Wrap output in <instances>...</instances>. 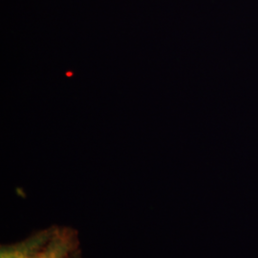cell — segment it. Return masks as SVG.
I'll return each mask as SVG.
<instances>
[{
	"label": "cell",
	"mask_w": 258,
	"mask_h": 258,
	"mask_svg": "<svg viewBox=\"0 0 258 258\" xmlns=\"http://www.w3.org/2000/svg\"><path fill=\"white\" fill-rule=\"evenodd\" d=\"M0 258H83L79 233L73 228L51 226L17 243L2 245Z\"/></svg>",
	"instance_id": "obj_1"
}]
</instances>
